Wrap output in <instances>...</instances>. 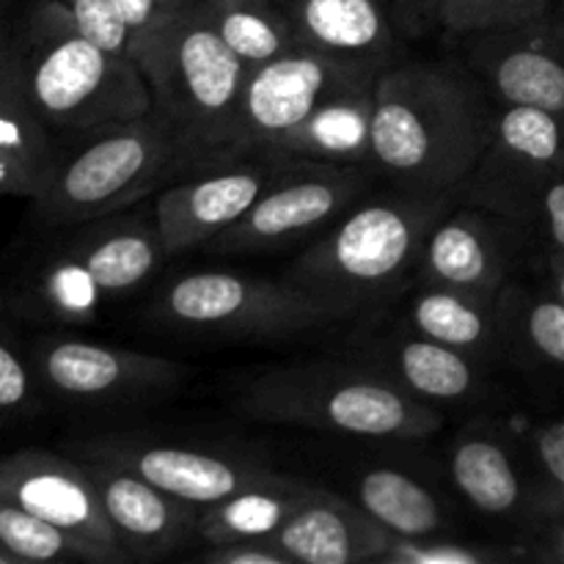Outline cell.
Returning <instances> with one entry per match:
<instances>
[{"instance_id": "cell-26", "label": "cell", "mask_w": 564, "mask_h": 564, "mask_svg": "<svg viewBox=\"0 0 564 564\" xmlns=\"http://www.w3.org/2000/svg\"><path fill=\"white\" fill-rule=\"evenodd\" d=\"M449 471L468 505L485 516H512L529 501L505 441L482 427L457 435L449 452Z\"/></svg>"}, {"instance_id": "cell-4", "label": "cell", "mask_w": 564, "mask_h": 564, "mask_svg": "<svg viewBox=\"0 0 564 564\" xmlns=\"http://www.w3.org/2000/svg\"><path fill=\"white\" fill-rule=\"evenodd\" d=\"M457 196L400 191L352 204L290 264L284 279L347 319L416 281L424 242Z\"/></svg>"}, {"instance_id": "cell-35", "label": "cell", "mask_w": 564, "mask_h": 564, "mask_svg": "<svg viewBox=\"0 0 564 564\" xmlns=\"http://www.w3.org/2000/svg\"><path fill=\"white\" fill-rule=\"evenodd\" d=\"M58 3L69 11L75 25L91 42H97L108 53L132 58V53H135V39H132L130 25L121 17L116 0H58Z\"/></svg>"}, {"instance_id": "cell-15", "label": "cell", "mask_w": 564, "mask_h": 564, "mask_svg": "<svg viewBox=\"0 0 564 564\" xmlns=\"http://www.w3.org/2000/svg\"><path fill=\"white\" fill-rule=\"evenodd\" d=\"M0 499L91 545L105 564L132 560L83 463L42 449L14 452L0 460Z\"/></svg>"}, {"instance_id": "cell-32", "label": "cell", "mask_w": 564, "mask_h": 564, "mask_svg": "<svg viewBox=\"0 0 564 564\" xmlns=\"http://www.w3.org/2000/svg\"><path fill=\"white\" fill-rule=\"evenodd\" d=\"M556 6V0H441V28L463 36L485 28L532 20Z\"/></svg>"}, {"instance_id": "cell-37", "label": "cell", "mask_w": 564, "mask_h": 564, "mask_svg": "<svg viewBox=\"0 0 564 564\" xmlns=\"http://www.w3.org/2000/svg\"><path fill=\"white\" fill-rule=\"evenodd\" d=\"M198 560L209 564H295L270 540H240V543L207 545Z\"/></svg>"}, {"instance_id": "cell-31", "label": "cell", "mask_w": 564, "mask_h": 564, "mask_svg": "<svg viewBox=\"0 0 564 564\" xmlns=\"http://www.w3.org/2000/svg\"><path fill=\"white\" fill-rule=\"evenodd\" d=\"M42 383L31 350L20 345L0 312V419H28L42 405Z\"/></svg>"}, {"instance_id": "cell-10", "label": "cell", "mask_w": 564, "mask_h": 564, "mask_svg": "<svg viewBox=\"0 0 564 564\" xmlns=\"http://www.w3.org/2000/svg\"><path fill=\"white\" fill-rule=\"evenodd\" d=\"M389 64L345 58L297 44L248 72L242 94V152H273L306 116L356 83L378 77Z\"/></svg>"}, {"instance_id": "cell-14", "label": "cell", "mask_w": 564, "mask_h": 564, "mask_svg": "<svg viewBox=\"0 0 564 564\" xmlns=\"http://www.w3.org/2000/svg\"><path fill=\"white\" fill-rule=\"evenodd\" d=\"M564 176V116L527 105H499L494 132L457 202L510 218L527 193Z\"/></svg>"}, {"instance_id": "cell-18", "label": "cell", "mask_w": 564, "mask_h": 564, "mask_svg": "<svg viewBox=\"0 0 564 564\" xmlns=\"http://www.w3.org/2000/svg\"><path fill=\"white\" fill-rule=\"evenodd\" d=\"M83 466L97 485L105 512L132 560H160L198 540L204 507L165 494L119 463L83 455Z\"/></svg>"}, {"instance_id": "cell-34", "label": "cell", "mask_w": 564, "mask_h": 564, "mask_svg": "<svg viewBox=\"0 0 564 564\" xmlns=\"http://www.w3.org/2000/svg\"><path fill=\"white\" fill-rule=\"evenodd\" d=\"M507 220L521 226L527 237L543 240L549 251H564V176L527 193Z\"/></svg>"}, {"instance_id": "cell-7", "label": "cell", "mask_w": 564, "mask_h": 564, "mask_svg": "<svg viewBox=\"0 0 564 564\" xmlns=\"http://www.w3.org/2000/svg\"><path fill=\"white\" fill-rule=\"evenodd\" d=\"M240 411L257 422L352 438L422 441L441 427L430 402L408 394L378 367L339 361L268 369L242 389Z\"/></svg>"}, {"instance_id": "cell-23", "label": "cell", "mask_w": 564, "mask_h": 564, "mask_svg": "<svg viewBox=\"0 0 564 564\" xmlns=\"http://www.w3.org/2000/svg\"><path fill=\"white\" fill-rule=\"evenodd\" d=\"M408 325L427 339L468 352L477 361L505 350L496 295L419 284V292L408 301Z\"/></svg>"}, {"instance_id": "cell-33", "label": "cell", "mask_w": 564, "mask_h": 564, "mask_svg": "<svg viewBox=\"0 0 564 564\" xmlns=\"http://www.w3.org/2000/svg\"><path fill=\"white\" fill-rule=\"evenodd\" d=\"M516 551L463 543V540L457 543V540L433 534V538H397L380 564H494L516 560Z\"/></svg>"}, {"instance_id": "cell-29", "label": "cell", "mask_w": 564, "mask_h": 564, "mask_svg": "<svg viewBox=\"0 0 564 564\" xmlns=\"http://www.w3.org/2000/svg\"><path fill=\"white\" fill-rule=\"evenodd\" d=\"M501 347L564 369V303L554 292H529L512 281L499 295Z\"/></svg>"}, {"instance_id": "cell-27", "label": "cell", "mask_w": 564, "mask_h": 564, "mask_svg": "<svg viewBox=\"0 0 564 564\" xmlns=\"http://www.w3.org/2000/svg\"><path fill=\"white\" fill-rule=\"evenodd\" d=\"M198 9L248 69L301 44L281 0H198Z\"/></svg>"}, {"instance_id": "cell-20", "label": "cell", "mask_w": 564, "mask_h": 564, "mask_svg": "<svg viewBox=\"0 0 564 564\" xmlns=\"http://www.w3.org/2000/svg\"><path fill=\"white\" fill-rule=\"evenodd\" d=\"M61 141L33 108L9 39L0 31V198H28L42 191Z\"/></svg>"}, {"instance_id": "cell-3", "label": "cell", "mask_w": 564, "mask_h": 564, "mask_svg": "<svg viewBox=\"0 0 564 564\" xmlns=\"http://www.w3.org/2000/svg\"><path fill=\"white\" fill-rule=\"evenodd\" d=\"M47 231L53 237L0 284L6 317L61 328L91 325L108 303L149 284L169 259L152 209Z\"/></svg>"}, {"instance_id": "cell-45", "label": "cell", "mask_w": 564, "mask_h": 564, "mask_svg": "<svg viewBox=\"0 0 564 564\" xmlns=\"http://www.w3.org/2000/svg\"><path fill=\"white\" fill-rule=\"evenodd\" d=\"M281 3H284V0H281Z\"/></svg>"}, {"instance_id": "cell-5", "label": "cell", "mask_w": 564, "mask_h": 564, "mask_svg": "<svg viewBox=\"0 0 564 564\" xmlns=\"http://www.w3.org/2000/svg\"><path fill=\"white\" fill-rule=\"evenodd\" d=\"M196 171L202 165L191 149L149 110L141 119L64 143L42 191L31 198V218L42 229L110 218Z\"/></svg>"}, {"instance_id": "cell-2", "label": "cell", "mask_w": 564, "mask_h": 564, "mask_svg": "<svg viewBox=\"0 0 564 564\" xmlns=\"http://www.w3.org/2000/svg\"><path fill=\"white\" fill-rule=\"evenodd\" d=\"M0 31L61 147L152 110L141 66L91 42L58 0H25L0 14Z\"/></svg>"}, {"instance_id": "cell-9", "label": "cell", "mask_w": 564, "mask_h": 564, "mask_svg": "<svg viewBox=\"0 0 564 564\" xmlns=\"http://www.w3.org/2000/svg\"><path fill=\"white\" fill-rule=\"evenodd\" d=\"M364 165H336L301 160L273 182L259 202L215 240L204 246L218 257L273 251L303 237L319 235L367 193Z\"/></svg>"}, {"instance_id": "cell-11", "label": "cell", "mask_w": 564, "mask_h": 564, "mask_svg": "<svg viewBox=\"0 0 564 564\" xmlns=\"http://www.w3.org/2000/svg\"><path fill=\"white\" fill-rule=\"evenodd\" d=\"M303 158L281 152H251L231 163L202 169L171 182L154 196L152 215L165 257L204 248L235 226L279 176Z\"/></svg>"}, {"instance_id": "cell-1", "label": "cell", "mask_w": 564, "mask_h": 564, "mask_svg": "<svg viewBox=\"0 0 564 564\" xmlns=\"http://www.w3.org/2000/svg\"><path fill=\"white\" fill-rule=\"evenodd\" d=\"M494 132L482 80L446 61H391L375 86L372 169L400 191L457 196Z\"/></svg>"}, {"instance_id": "cell-44", "label": "cell", "mask_w": 564, "mask_h": 564, "mask_svg": "<svg viewBox=\"0 0 564 564\" xmlns=\"http://www.w3.org/2000/svg\"><path fill=\"white\" fill-rule=\"evenodd\" d=\"M556 6H564V0H556Z\"/></svg>"}, {"instance_id": "cell-36", "label": "cell", "mask_w": 564, "mask_h": 564, "mask_svg": "<svg viewBox=\"0 0 564 564\" xmlns=\"http://www.w3.org/2000/svg\"><path fill=\"white\" fill-rule=\"evenodd\" d=\"M534 455L545 474V496L538 507L545 518L564 521V422H545L534 427Z\"/></svg>"}, {"instance_id": "cell-40", "label": "cell", "mask_w": 564, "mask_h": 564, "mask_svg": "<svg viewBox=\"0 0 564 564\" xmlns=\"http://www.w3.org/2000/svg\"><path fill=\"white\" fill-rule=\"evenodd\" d=\"M545 268H549L551 292L564 303V251H549Z\"/></svg>"}, {"instance_id": "cell-16", "label": "cell", "mask_w": 564, "mask_h": 564, "mask_svg": "<svg viewBox=\"0 0 564 564\" xmlns=\"http://www.w3.org/2000/svg\"><path fill=\"white\" fill-rule=\"evenodd\" d=\"M80 452L119 463L165 494L196 507L218 505L275 474L268 463L253 457L204 446L165 444L147 435H99L80 444Z\"/></svg>"}, {"instance_id": "cell-38", "label": "cell", "mask_w": 564, "mask_h": 564, "mask_svg": "<svg viewBox=\"0 0 564 564\" xmlns=\"http://www.w3.org/2000/svg\"><path fill=\"white\" fill-rule=\"evenodd\" d=\"M116 6H119L121 17L130 25L132 39H135V53L149 39L158 36L160 28L171 20L163 0H116ZM135 53H132V58H135Z\"/></svg>"}, {"instance_id": "cell-17", "label": "cell", "mask_w": 564, "mask_h": 564, "mask_svg": "<svg viewBox=\"0 0 564 564\" xmlns=\"http://www.w3.org/2000/svg\"><path fill=\"white\" fill-rule=\"evenodd\" d=\"M523 242L527 231L512 220L457 202L430 231L416 281L499 297L512 284Z\"/></svg>"}, {"instance_id": "cell-21", "label": "cell", "mask_w": 564, "mask_h": 564, "mask_svg": "<svg viewBox=\"0 0 564 564\" xmlns=\"http://www.w3.org/2000/svg\"><path fill=\"white\" fill-rule=\"evenodd\" d=\"M380 77V75H378ZM378 77L345 88L286 132L273 152L314 163L372 169V119Z\"/></svg>"}, {"instance_id": "cell-13", "label": "cell", "mask_w": 564, "mask_h": 564, "mask_svg": "<svg viewBox=\"0 0 564 564\" xmlns=\"http://www.w3.org/2000/svg\"><path fill=\"white\" fill-rule=\"evenodd\" d=\"M468 69L499 105H527L564 116V14L463 33Z\"/></svg>"}, {"instance_id": "cell-39", "label": "cell", "mask_w": 564, "mask_h": 564, "mask_svg": "<svg viewBox=\"0 0 564 564\" xmlns=\"http://www.w3.org/2000/svg\"><path fill=\"white\" fill-rule=\"evenodd\" d=\"M397 28L408 39H422L441 28V0H394Z\"/></svg>"}, {"instance_id": "cell-22", "label": "cell", "mask_w": 564, "mask_h": 564, "mask_svg": "<svg viewBox=\"0 0 564 564\" xmlns=\"http://www.w3.org/2000/svg\"><path fill=\"white\" fill-rule=\"evenodd\" d=\"M301 44L345 58L391 64L397 31L380 0H284Z\"/></svg>"}, {"instance_id": "cell-24", "label": "cell", "mask_w": 564, "mask_h": 564, "mask_svg": "<svg viewBox=\"0 0 564 564\" xmlns=\"http://www.w3.org/2000/svg\"><path fill=\"white\" fill-rule=\"evenodd\" d=\"M375 361L380 372L424 402H457L479 391L477 358L416 330L378 341Z\"/></svg>"}, {"instance_id": "cell-25", "label": "cell", "mask_w": 564, "mask_h": 564, "mask_svg": "<svg viewBox=\"0 0 564 564\" xmlns=\"http://www.w3.org/2000/svg\"><path fill=\"white\" fill-rule=\"evenodd\" d=\"M314 488L317 485L275 471L264 482L204 507L198 518V543L224 545L240 540H273L275 532L306 505Z\"/></svg>"}, {"instance_id": "cell-42", "label": "cell", "mask_w": 564, "mask_h": 564, "mask_svg": "<svg viewBox=\"0 0 564 564\" xmlns=\"http://www.w3.org/2000/svg\"><path fill=\"white\" fill-rule=\"evenodd\" d=\"M163 6L169 11V17H180L185 11H191L193 6H198V0H163Z\"/></svg>"}, {"instance_id": "cell-30", "label": "cell", "mask_w": 564, "mask_h": 564, "mask_svg": "<svg viewBox=\"0 0 564 564\" xmlns=\"http://www.w3.org/2000/svg\"><path fill=\"white\" fill-rule=\"evenodd\" d=\"M0 551H6L17 564L69 560L105 564L102 554L91 545L6 499H0Z\"/></svg>"}, {"instance_id": "cell-19", "label": "cell", "mask_w": 564, "mask_h": 564, "mask_svg": "<svg viewBox=\"0 0 564 564\" xmlns=\"http://www.w3.org/2000/svg\"><path fill=\"white\" fill-rule=\"evenodd\" d=\"M394 540L358 501L314 488L270 543L295 564H361L383 560Z\"/></svg>"}, {"instance_id": "cell-6", "label": "cell", "mask_w": 564, "mask_h": 564, "mask_svg": "<svg viewBox=\"0 0 564 564\" xmlns=\"http://www.w3.org/2000/svg\"><path fill=\"white\" fill-rule=\"evenodd\" d=\"M135 64L147 77L152 113L182 138L202 169L246 158L242 94L251 69L220 42L198 6L171 17L138 50Z\"/></svg>"}, {"instance_id": "cell-28", "label": "cell", "mask_w": 564, "mask_h": 564, "mask_svg": "<svg viewBox=\"0 0 564 564\" xmlns=\"http://www.w3.org/2000/svg\"><path fill=\"white\" fill-rule=\"evenodd\" d=\"M356 501L397 538H433L449 527L438 496L397 468L364 471Z\"/></svg>"}, {"instance_id": "cell-8", "label": "cell", "mask_w": 564, "mask_h": 564, "mask_svg": "<svg viewBox=\"0 0 564 564\" xmlns=\"http://www.w3.org/2000/svg\"><path fill=\"white\" fill-rule=\"evenodd\" d=\"M149 314L171 330L240 341L286 339L347 319L339 308L292 281L229 270L180 275L163 286Z\"/></svg>"}, {"instance_id": "cell-43", "label": "cell", "mask_w": 564, "mask_h": 564, "mask_svg": "<svg viewBox=\"0 0 564 564\" xmlns=\"http://www.w3.org/2000/svg\"><path fill=\"white\" fill-rule=\"evenodd\" d=\"M556 9H560V11H562V14H564V6H556Z\"/></svg>"}, {"instance_id": "cell-12", "label": "cell", "mask_w": 564, "mask_h": 564, "mask_svg": "<svg viewBox=\"0 0 564 564\" xmlns=\"http://www.w3.org/2000/svg\"><path fill=\"white\" fill-rule=\"evenodd\" d=\"M28 350L42 389L77 405L152 400L171 394L185 378V367L171 358L64 334L39 336Z\"/></svg>"}, {"instance_id": "cell-41", "label": "cell", "mask_w": 564, "mask_h": 564, "mask_svg": "<svg viewBox=\"0 0 564 564\" xmlns=\"http://www.w3.org/2000/svg\"><path fill=\"white\" fill-rule=\"evenodd\" d=\"M545 543H549V551H551L549 556L564 562V521H556V527L551 529L549 538H545Z\"/></svg>"}]
</instances>
